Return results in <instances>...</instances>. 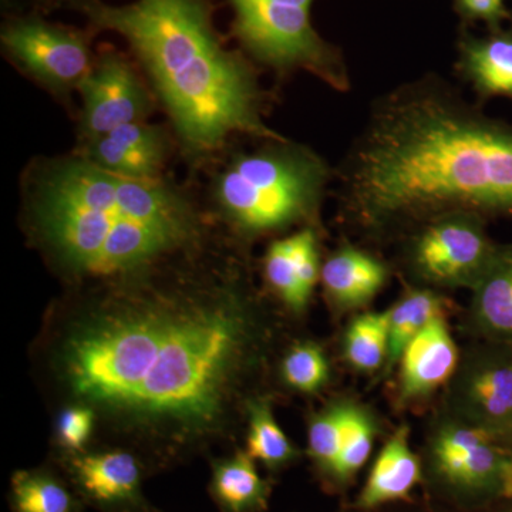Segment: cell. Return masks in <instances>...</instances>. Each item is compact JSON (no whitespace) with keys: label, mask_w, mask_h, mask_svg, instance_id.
Wrapping results in <instances>:
<instances>
[{"label":"cell","mask_w":512,"mask_h":512,"mask_svg":"<svg viewBox=\"0 0 512 512\" xmlns=\"http://www.w3.org/2000/svg\"><path fill=\"white\" fill-rule=\"evenodd\" d=\"M333 183L340 215L372 237L450 214L512 217V127L426 74L373 101Z\"/></svg>","instance_id":"obj_1"},{"label":"cell","mask_w":512,"mask_h":512,"mask_svg":"<svg viewBox=\"0 0 512 512\" xmlns=\"http://www.w3.org/2000/svg\"><path fill=\"white\" fill-rule=\"evenodd\" d=\"M228 305H147L107 313L67 340L74 392L141 416L208 423L244 342Z\"/></svg>","instance_id":"obj_2"},{"label":"cell","mask_w":512,"mask_h":512,"mask_svg":"<svg viewBox=\"0 0 512 512\" xmlns=\"http://www.w3.org/2000/svg\"><path fill=\"white\" fill-rule=\"evenodd\" d=\"M64 2L94 30L126 40L188 158L210 157L237 134L285 140L266 124V94L254 67L222 43L211 0Z\"/></svg>","instance_id":"obj_3"},{"label":"cell","mask_w":512,"mask_h":512,"mask_svg":"<svg viewBox=\"0 0 512 512\" xmlns=\"http://www.w3.org/2000/svg\"><path fill=\"white\" fill-rule=\"evenodd\" d=\"M25 194L40 239L77 274H128L198 234L183 188L120 177L79 154L30 171Z\"/></svg>","instance_id":"obj_4"},{"label":"cell","mask_w":512,"mask_h":512,"mask_svg":"<svg viewBox=\"0 0 512 512\" xmlns=\"http://www.w3.org/2000/svg\"><path fill=\"white\" fill-rule=\"evenodd\" d=\"M335 170L311 147L269 140L232 156L211 185V197L229 224L245 235L269 234L318 218Z\"/></svg>","instance_id":"obj_5"},{"label":"cell","mask_w":512,"mask_h":512,"mask_svg":"<svg viewBox=\"0 0 512 512\" xmlns=\"http://www.w3.org/2000/svg\"><path fill=\"white\" fill-rule=\"evenodd\" d=\"M234 35L256 62L281 74L303 70L336 92H349L342 56L316 33L313 0H231Z\"/></svg>","instance_id":"obj_6"},{"label":"cell","mask_w":512,"mask_h":512,"mask_svg":"<svg viewBox=\"0 0 512 512\" xmlns=\"http://www.w3.org/2000/svg\"><path fill=\"white\" fill-rule=\"evenodd\" d=\"M403 264L419 286L473 289L497 251L485 220L473 214H450L426 222L406 235Z\"/></svg>","instance_id":"obj_7"},{"label":"cell","mask_w":512,"mask_h":512,"mask_svg":"<svg viewBox=\"0 0 512 512\" xmlns=\"http://www.w3.org/2000/svg\"><path fill=\"white\" fill-rule=\"evenodd\" d=\"M430 466L441 484L461 497L512 498V451L476 427L443 421L429 443Z\"/></svg>","instance_id":"obj_8"},{"label":"cell","mask_w":512,"mask_h":512,"mask_svg":"<svg viewBox=\"0 0 512 512\" xmlns=\"http://www.w3.org/2000/svg\"><path fill=\"white\" fill-rule=\"evenodd\" d=\"M2 45L23 72L62 96L77 90L94 63L86 35L35 18L9 22Z\"/></svg>","instance_id":"obj_9"},{"label":"cell","mask_w":512,"mask_h":512,"mask_svg":"<svg viewBox=\"0 0 512 512\" xmlns=\"http://www.w3.org/2000/svg\"><path fill=\"white\" fill-rule=\"evenodd\" d=\"M454 419L494 439L512 437V353L483 350L468 357L451 379Z\"/></svg>","instance_id":"obj_10"},{"label":"cell","mask_w":512,"mask_h":512,"mask_svg":"<svg viewBox=\"0 0 512 512\" xmlns=\"http://www.w3.org/2000/svg\"><path fill=\"white\" fill-rule=\"evenodd\" d=\"M82 97V141L146 120L153 97L126 57L106 50L77 87Z\"/></svg>","instance_id":"obj_11"},{"label":"cell","mask_w":512,"mask_h":512,"mask_svg":"<svg viewBox=\"0 0 512 512\" xmlns=\"http://www.w3.org/2000/svg\"><path fill=\"white\" fill-rule=\"evenodd\" d=\"M170 137L146 121L114 128L103 136L82 141L79 156L120 177L137 181L161 180L170 156Z\"/></svg>","instance_id":"obj_12"},{"label":"cell","mask_w":512,"mask_h":512,"mask_svg":"<svg viewBox=\"0 0 512 512\" xmlns=\"http://www.w3.org/2000/svg\"><path fill=\"white\" fill-rule=\"evenodd\" d=\"M74 485L87 501L107 511H138L143 507L141 467L126 451L83 454L70 458Z\"/></svg>","instance_id":"obj_13"},{"label":"cell","mask_w":512,"mask_h":512,"mask_svg":"<svg viewBox=\"0 0 512 512\" xmlns=\"http://www.w3.org/2000/svg\"><path fill=\"white\" fill-rule=\"evenodd\" d=\"M399 400L427 399L451 382L458 369V349L444 316L434 319L404 349L399 359Z\"/></svg>","instance_id":"obj_14"},{"label":"cell","mask_w":512,"mask_h":512,"mask_svg":"<svg viewBox=\"0 0 512 512\" xmlns=\"http://www.w3.org/2000/svg\"><path fill=\"white\" fill-rule=\"evenodd\" d=\"M264 269L269 285L289 308L305 309L322 271L315 231L305 228L275 241L266 252Z\"/></svg>","instance_id":"obj_15"},{"label":"cell","mask_w":512,"mask_h":512,"mask_svg":"<svg viewBox=\"0 0 512 512\" xmlns=\"http://www.w3.org/2000/svg\"><path fill=\"white\" fill-rule=\"evenodd\" d=\"M389 269L365 249L345 244L322 265L320 281L329 302L340 311L362 308L382 291Z\"/></svg>","instance_id":"obj_16"},{"label":"cell","mask_w":512,"mask_h":512,"mask_svg":"<svg viewBox=\"0 0 512 512\" xmlns=\"http://www.w3.org/2000/svg\"><path fill=\"white\" fill-rule=\"evenodd\" d=\"M421 480L420 458L410 446L409 427H399L377 456L359 497V507L370 508L403 500Z\"/></svg>","instance_id":"obj_17"},{"label":"cell","mask_w":512,"mask_h":512,"mask_svg":"<svg viewBox=\"0 0 512 512\" xmlns=\"http://www.w3.org/2000/svg\"><path fill=\"white\" fill-rule=\"evenodd\" d=\"M471 293L476 328L497 343L512 345V245L497 248Z\"/></svg>","instance_id":"obj_18"},{"label":"cell","mask_w":512,"mask_h":512,"mask_svg":"<svg viewBox=\"0 0 512 512\" xmlns=\"http://www.w3.org/2000/svg\"><path fill=\"white\" fill-rule=\"evenodd\" d=\"M457 69L478 96L512 99V37L464 40Z\"/></svg>","instance_id":"obj_19"},{"label":"cell","mask_w":512,"mask_h":512,"mask_svg":"<svg viewBox=\"0 0 512 512\" xmlns=\"http://www.w3.org/2000/svg\"><path fill=\"white\" fill-rule=\"evenodd\" d=\"M211 495L222 512H261L271 487L259 476L248 453L218 461L212 468Z\"/></svg>","instance_id":"obj_20"},{"label":"cell","mask_w":512,"mask_h":512,"mask_svg":"<svg viewBox=\"0 0 512 512\" xmlns=\"http://www.w3.org/2000/svg\"><path fill=\"white\" fill-rule=\"evenodd\" d=\"M446 303L436 289L419 288L404 293L387 313L389 322V360L387 366L399 363L404 349L434 319L444 316Z\"/></svg>","instance_id":"obj_21"},{"label":"cell","mask_w":512,"mask_h":512,"mask_svg":"<svg viewBox=\"0 0 512 512\" xmlns=\"http://www.w3.org/2000/svg\"><path fill=\"white\" fill-rule=\"evenodd\" d=\"M343 353L357 372L373 373L389 360L387 313L367 312L349 323L343 338Z\"/></svg>","instance_id":"obj_22"},{"label":"cell","mask_w":512,"mask_h":512,"mask_svg":"<svg viewBox=\"0 0 512 512\" xmlns=\"http://www.w3.org/2000/svg\"><path fill=\"white\" fill-rule=\"evenodd\" d=\"M15 512H80V503L53 474L47 471H19L10 490Z\"/></svg>","instance_id":"obj_23"},{"label":"cell","mask_w":512,"mask_h":512,"mask_svg":"<svg viewBox=\"0 0 512 512\" xmlns=\"http://www.w3.org/2000/svg\"><path fill=\"white\" fill-rule=\"evenodd\" d=\"M248 454L272 470L286 466L296 457L295 448L276 423L268 403L249 406Z\"/></svg>","instance_id":"obj_24"},{"label":"cell","mask_w":512,"mask_h":512,"mask_svg":"<svg viewBox=\"0 0 512 512\" xmlns=\"http://www.w3.org/2000/svg\"><path fill=\"white\" fill-rule=\"evenodd\" d=\"M376 439V423L372 414L350 403L348 424L343 436L342 448L330 480L335 484H346L365 466L372 454Z\"/></svg>","instance_id":"obj_25"},{"label":"cell","mask_w":512,"mask_h":512,"mask_svg":"<svg viewBox=\"0 0 512 512\" xmlns=\"http://www.w3.org/2000/svg\"><path fill=\"white\" fill-rule=\"evenodd\" d=\"M350 402H338L313 417L308 430V447L313 463L326 480H330L338 461L346 424H348Z\"/></svg>","instance_id":"obj_26"},{"label":"cell","mask_w":512,"mask_h":512,"mask_svg":"<svg viewBox=\"0 0 512 512\" xmlns=\"http://www.w3.org/2000/svg\"><path fill=\"white\" fill-rule=\"evenodd\" d=\"M329 363L315 343H301L285 356L282 377L288 386L302 393H315L329 380Z\"/></svg>","instance_id":"obj_27"},{"label":"cell","mask_w":512,"mask_h":512,"mask_svg":"<svg viewBox=\"0 0 512 512\" xmlns=\"http://www.w3.org/2000/svg\"><path fill=\"white\" fill-rule=\"evenodd\" d=\"M93 412L86 407H73L62 413L59 419V440L69 450H80L89 440L93 429Z\"/></svg>","instance_id":"obj_28"},{"label":"cell","mask_w":512,"mask_h":512,"mask_svg":"<svg viewBox=\"0 0 512 512\" xmlns=\"http://www.w3.org/2000/svg\"><path fill=\"white\" fill-rule=\"evenodd\" d=\"M464 15L497 22L505 16L504 0H457Z\"/></svg>","instance_id":"obj_29"},{"label":"cell","mask_w":512,"mask_h":512,"mask_svg":"<svg viewBox=\"0 0 512 512\" xmlns=\"http://www.w3.org/2000/svg\"><path fill=\"white\" fill-rule=\"evenodd\" d=\"M500 512H512V505H510V507L505 508V510L500 511Z\"/></svg>","instance_id":"obj_30"}]
</instances>
